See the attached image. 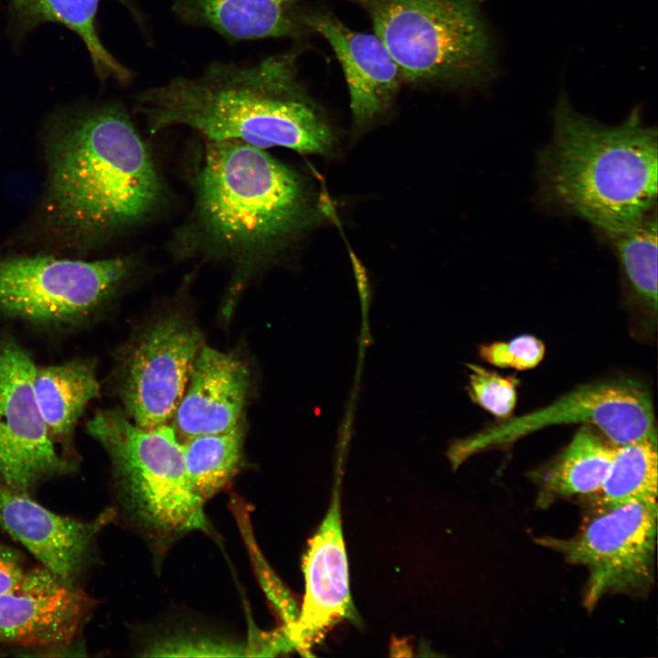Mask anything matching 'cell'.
Returning <instances> with one entry per match:
<instances>
[{
  "label": "cell",
  "mask_w": 658,
  "mask_h": 658,
  "mask_svg": "<svg viewBox=\"0 0 658 658\" xmlns=\"http://www.w3.org/2000/svg\"><path fill=\"white\" fill-rule=\"evenodd\" d=\"M244 429H232L185 439L182 442L186 475L196 494L205 503L221 491L241 467Z\"/></svg>",
  "instance_id": "cell-21"
},
{
  "label": "cell",
  "mask_w": 658,
  "mask_h": 658,
  "mask_svg": "<svg viewBox=\"0 0 658 658\" xmlns=\"http://www.w3.org/2000/svg\"><path fill=\"white\" fill-rule=\"evenodd\" d=\"M479 356L486 363L515 370L536 367L544 359L546 346L535 335L520 334L508 341H495L479 346Z\"/></svg>",
  "instance_id": "cell-26"
},
{
  "label": "cell",
  "mask_w": 658,
  "mask_h": 658,
  "mask_svg": "<svg viewBox=\"0 0 658 658\" xmlns=\"http://www.w3.org/2000/svg\"><path fill=\"white\" fill-rule=\"evenodd\" d=\"M91 609L75 583L38 566L0 595V642L22 647H51L73 640Z\"/></svg>",
  "instance_id": "cell-13"
},
{
  "label": "cell",
  "mask_w": 658,
  "mask_h": 658,
  "mask_svg": "<svg viewBox=\"0 0 658 658\" xmlns=\"http://www.w3.org/2000/svg\"><path fill=\"white\" fill-rule=\"evenodd\" d=\"M339 483L334 484L322 524L308 542L302 560L303 599L295 621L287 630L293 650L302 655H309L338 623L360 622L350 593Z\"/></svg>",
  "instance_id": "cell-12"
},
{
  "label": "cell",
  "mask_w": 658,
  "mask_h": 658,
  "mask_svg": "<svg viewBox=\"0 0 658 658\" xmlns=\"http://www.w3.org/2000/svg\"><path fill=\"white\" fill-rule=\"evenodd\" d=\"M298 52L240 66L215 62L197 77H175L139 92L134 109L151 133L188 127L207 140L327 154L334 133L298 76Z\"/></svg>",
  "instance_id": "cell-2"
},
{
  "label": "cell",
  "mask_w": 658,
  "mask_h": 658,
  "mask_svg": "<svg viewBox=\"0 0 658 658\" xmlns=\"http://www.w3.org/2000/svg\"><path fill=\"white\" fill-rule=\"evenodd\" d=\"M122 256L81 260L19 256L0 260V313L43 328H69L95 316L133 274Z\"/></svg>",
  "instance_id": "cell-7"
},
{
  "label": "cell",
  "mask_w": 658,
  "mask_h": 658,
  "mask_svg": "<svg viewBox=\"0 0 658 658\" xmlns=\"http://www.w3.org/2000/svg\"><path fill=\"white\" fill-rule=\"evenodd\" d=\"M172 9L184 23L230 40L295 38L310 33L301 0H175Z\"/></svg>",
  "instance_id": "cell-17"
},
{
  "label": "cell",
  "mask_w": 658,
  "mask_h": 658,
  "mask_svg": "<svg viewBox=\"0 0 658 658\" xmlns=\"http://www.w3.org/2000/svg\"><path fill=\"white\" fill-rule=\"evenodd\" d=\"M192 211L173 239L177 256L235 269L223 306L231 314L250 277L275 261L320 218L314 192L295 170L237 140H207L194 177Z\"/></svg>",
  "instance_id": "cell-1"
},
{
  "label": "cell",
  "mask_w": 658,
  "mask_h": 658,
  "mask_svg": "<svg viewBox=\"0 0 658 658\" xmlns=\"http://www.w3.org/2000/svg\"><path fill=\"white\" fill-rule=\"evenodd\" d=\"M33 387L48 433L62 454H72L76 426L88 405L101 395L96 366L87 358L36 366Z\"/></svg>",
  "instance_id": "cell-18"
},
{
  "label": "cell",
  "mask_w": 658,
  "mask_h": 658,
  "mask_svg": "<svg viewBox=\"0 0 658 658\" xmlns=\"http://www.w3.org/2000/svg\"><path fill=\"white\" fill-rule=\"evenodd\" d=\"M87 432L108 453L122 505L159 547L195 530H208L204 502L188 481L173 426L136 425L122 409L97 411Z\"/></svg>",
  "instance_id": "cell-6"
},
{
  "label": "cell",
  "mask_w": 658,
  "mask_h": 658,
  "mask_svg": "<svg viewBox=\"0 0 658 658\" xmlns=\"http://www.w3.org/2000/svg\"><path fill=\"white\" fill-rule=\"evenodd\" d=\"M101 0H9L17 20L26 27L53 22L75 32L85 44L98 77L125 83L131 72L104 48L96 31L95 18ZM126 4L125 0H118Z\"/></svg>",
  "instance_id": "cell-20"
},
{
  "label": "cell",
  "mask_w": 658,
  "mask_h": 658,
  "mask_svg": "<svg viewBox=\"0 0 658 658\" xmlns=\"http://www.w3.org/2000/svg\"><path fill=\"white\" fill-rule=\"evenodd\" d=\"M250 373L235 354L203 345L173 416L178 438L227 431L241 421Z\"/></svg>",
  "instance_id": "cell-16"
},
{
  "label": "cell",
  "mask_w": 658,
  "mask_h": 658,
  "mask_svg": "<svg viewBox=\"0 0 658 658\" xmlns=\"http://www.w3.org/2000/svg\"><path fill=\"white\" fill-rule=\"evenodd\" d=\"M467 366L471 399L499 420L511 418L517 403L518 379L512 376L504 377L479 365Z\"/></svg>",
  "instance_id": "cell-24"
},
{
  "label": "cell",
  "mask_w": 658,
  "mask_h": 658,
  "mask_svg": "<svg viewBox=\"0 0 658 658\" xmlns=\"http://www.w3.org/2000/svg\"><path fill=\"white\" fill-rule=\"evenodd\" d=\"M147 656L233 657L251 655L249 644H239L201 634L173 633L154 640L144 649Z\"/></svg>",
  "instance_id": "cell-25"
},
{
  "label": "cell",
  "mask_w": 658,
  "mask_h": 658,
  "mask_svg": "<svg viewBox=\"0 0 658 658\" xmlns=\"http://www.w3.org/2000/svg\"><path fill=\"white\" fill-rule=\"evenodd\" d=\"M112 518L111 509L91 521L60 515L0 481V526L68 582L75 583L96 536Z\"/></svg>",
  "instance_id": "cell-14"
},
{
  "label": "cell",
  "mask_w": 658,
  "mask_h": 658,
  "mask_svg": "<svg viewBox=\"0 0 658 658\" xmlns=\"http://www.w3.org/2000/svg\"><path fill=\"white\" fill-rule=\"evenodd\" d=\"M415 84L474 88L496 74V53L481 0H348Z\"/></svg>",
  "instance_id": "cell-5"
},
{
  "label": "cell",
  "mask_w": 658,
  "mask_h": 658,
  "mask_svg": "<svg viewBox=\"0 0 658 658\" xmlns=\"http://www.w3.org/2000/svg\"><path fill=\"white\" fill-rule=\"evenodd\" d=\"M657 438L616 446L601 487L589 496L591 508L657 498Z\"/></svg>",
  "instance_id": "cell-22"
},
{
  "label": "cell",
  "mask_w": 658,
  "mask_h": 658,
  "mask_svg": "<svg viewBox=\"0 0 658 658\" xmlns=\"http://www.w3.org/2000/svg\"><path fill=\"white\" fill-rule=\"evenodd\" d=\"M303 22L334 51L349 90L354 124L366 128L395 100L402 81L397 64L375 34L354 31L326 10L305 9Z\"/></svg>",
  "instance_id": "cell-15"
},
{
  "label": "cell",
  "mask_w": 658,
  "mask_h": 658,
  "mask_svg": "<svg viewBox=\"0 0 658 658\" xmlns=\"http://www.w3.org/2000/svg\"><path fill=\"white\" fill-rule=\"evenodd\" d=\"M615 447L595 427L583 424L554 459L533 471L537 504L547 507L559 498L595 494L608 474Z\"/></svg>",
  "instance_id": "cell-19"
},
{
  "label": "cell",
  "mask_w": 658,
  "mask_h": 658,
  "mask_svg": "<svg viewBox=\"0 0 658 658\" xmlns=\"http://www.w3.org/2000/svg\"><path fill=\"white\" fill-rule=\"evenodd\" d=\"M36 366L15 340L0 345V481L26 494L76 468L48 433L34 393Z\"/></svg>",
  "instance_id": "cell-11"
},
{
  "label": "cell",
  "mask_w": 658,
  "mask_h": 658,
  "mask_svg": "<svg viewBox=\"0 0 658 658\" xmlns=\"http://www.w3.org/2000/svg\"><path fill=\"white\" fill-rule=\"evenodd\" d=\"M654 408L649 388L631 378L591 382L562 395L550 404L499 420L496 424L452 441L448 457L456 469L474 454L505 448L547 427L582 423L595 427L614 446L657 438Z\"/></svg>",
  "instance_id": "cell-9"
},
{
  "label": "cell",
  "mask_w": 658,
  "mask_h": 658,
  "mask_svg": "<svg viewBox=\"0 0 658 658\" xmlns=\"http://www.w3.org/2000/svg\"><path fill=\"white\" fill-rule=\"evenodd\" d=\"M630 297L644 312L657 313L656 208L624 232L610 238Z\"/></svg>",
  "instance_id": "cell-23"
},
{
  "label": "cell",
  "mask_w": 658,
  "mask_h": 658,
  "mask_svg": "<svg viewBox=\"0 0 658 658\" xmlns=\"http://www.w3.org/2000/svg\"><path fill=\"white\" fill-rule=\"evenodd\" d=\"M50 147L48 207L56 223L98 239L144 222L164 191L127 111L105 103L68 116Z\"/></svg>",
  "instance_id": "cell-3"
},
{
  "label": "cell",
  "mask_w": 658,
  "mask_h": 658,
  "mask_svg": "<svg viewBox=\"0 0 658 658\" xmlns=\"http://www.w3.org/2000/svg\"><path fill=\"white\" fill-rule=\"evenodd\" d=\"M25 571L20 555L0 543V595L14 587Z\"/></svg>",
  "instance_id": "cell-27"
},
{
  "label": "cell",
  "mask_w": 658,
  "mask_h": 658,
  "mask_svg": "<svg viewBox=\"0 0 658 658\" xmlns=\"http://www.w3.org/2000/svg\"><path fill=\"white\" fill-rule=\"evenodd\" d=\"M204 345L196 325L180 314L143 325L120 351L115 378L124 413L153 429L173 419Z\"/></svg>",
  "instance_id": "cell-10"
},
{
  "label": "cell",
  "mask_w": 658,
  "mask_h": 658,
  "mask_svg": "<svg viewBox=\"0 0 658 658\" xmlns=\"http://www.w3.org/2000/svg\"><path fill=\"white\" fill-rule=\"evenodd\" d=\"M657 131L639 110L617 125L600 123L561 97L551 141L539 154L541 195L610 239L656 208Z\"/></svg>",
  "instance_id": "cell-4"
},
{
  "label": "cell",
  "mask_w": 658,
  "mask_h": 658,
  "mask_svg": "<svg viewBox=\"0 0 658 658\" xmlns=\"http://www.w3.org/2000/svg\"><path fill=\"white\" fill-rule=\"evenodd\" d=\"M657 515V498L595 507L574 536H545L536 542L587 568L583 600L591 610L606 595H643L650 590L654 579Z\"/></svg>",
  "instance_id": "cell-8"
}]
</instances>
